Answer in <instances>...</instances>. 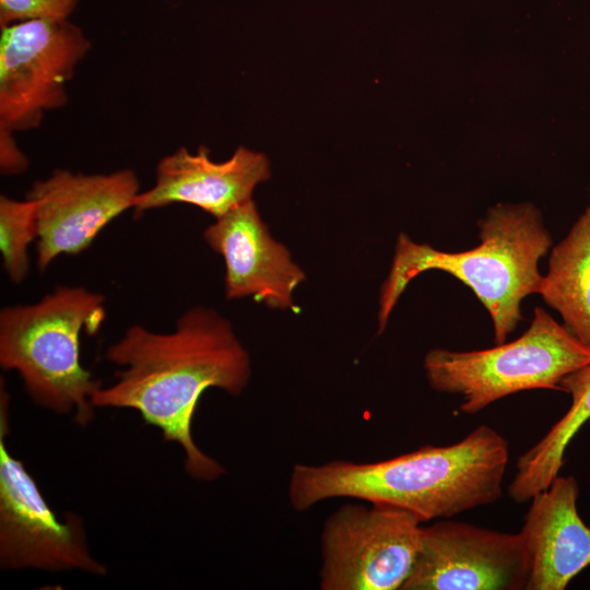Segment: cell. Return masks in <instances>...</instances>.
I'll return each instance as SVG.
<instances>
[{"instance_id":"1","label":"cell","mask_w":590,"mask_h":590,"mask_svg":"<svg viewBox=\"0 0 590 590\" xmlns=\"http://www.w3.org/2000/svg\"><path fill=\"white\" fill-rule=\"evenodd\" d=\"M105 357L121 368L113 385L95 391L93 405L137 411L166 441L182 448L189 476L202 482L221 477L225 469L198 447L191 428L206 389L238 396L249 382L250 357L228 320L213 309L194 307L168 333L133 324L108 346Z\"/></svg>"},{"instance_id":"2","label":"cell","mask_w":590,"mask_h":590,"mask_svg":"<svg viewBox=\"0 0 590 590\" xmlns=\"http://www.w3.org/2000/svg\"><path fill=\"white\" fill-rule=\"evenodd\" d=\"M508 461L507 440L480 425L458 442L426 445L388 460L295 464L288 499L297 511L346 497L406 509L423 523L450 519L498 500Z\"/></svg>"},{"instance_id":"3","label":"cell","mask_w":590,"mask_h":590,"mask_svg":"<svg viewBox=\"0 0 590 590\" xmlns=\"http://www.w3.org/2000/svg\"><path fill=\"white\" fill-rule=\"evenodd\" d=\"M480 245L448 252L398 236L389 274L380 288L378 333H381L408 284L427 270L445 271L472 290L491 315L496 344L522 320L520 304L538 294L542 275L539 260L552 247V237L532 204H499L480 223Z\"/></svg>"},{"instance_id":"4","label":"cell","mask_w":590,"mask_h":590,"mask_svg":"<svg viewBox=\"0 0 590 590\" xmlns=\"http://www.w3.org/2000/svg\"><path fill=\"white\" fill-rule=\"evenodd\" d=\"M102 294L58 286L33 304L0 311V365L19 374L31 400L81 425L94 417L103 385L80 362L82 332L95 334L106 316Z\"/></svg>"},{"instance_id":"5","label":"cell","mask_w":590,"mask_h":590,"mask_svg":"<svg viewBox=\"0 0 590 590\" xmlns=\"http://www.w3.org/2000/svg\"><path fill=\"white\" fill-rule=\"evenodd\" d=\"M589 364L590 349L541 307L527 331L509 343L463 352L433 349L424 358L429 386L459 396L467 414L520 391H560L566 375Z\"/></svg>"},{"instance_id":"6","label":"cell","mask_w":590,"mask_h":590,"mask_svg":"<svg viewBox=\"0 0 590 590\" xmlns=\"http://www.w3.org/2000/svg\"><path fill=\"white\" fill-rule=\"evenodd\" d=\"M9 394L0 391V568L82 571L96 576L107 567L91 553L82 517L60 520L22 460L7 447Z\"/></svg>"},{"instance_id":"7","label":"cell","mask_w":590,"mask_h":590,"mask_svg":"<svg viewBox=\"0 0 590 590\" xmlns=\"http://www.w3.org/2000/svg\"><path fill=\"white\" fill-rule=\"evenodd\" d=\"M345 504L321 533L322 590H401L416 559L422 521L388 504Z\"/></svg>"},{"instance_id":"8","label":"cell","mask_w":590,"mask_h":590,"mask_svg":"<svg viewBox=\"0 0 590 590\" xmlns=\"http://www.w3.org/2000/svg\"><path fill=\"white\" fill-rule=\"evenodd\" d=\"M91 49L80 27L31 20L1 27L0 132L36 128L68 102L67 84Z\"/></svg>"},{"instance_id":"9","label":"cell","mask_w":590,"mask_h":590,"mask_svg":"<svg viewBox=\"0 0 590 590\" xmlns=\"http://www.w3.org/2000/svg\"><path fill=\"white\" fill-rule=\"evenodd\" d=\"M530 571L520 531L445 519L423 526L416 559L401 590H526Z\"/></svg>"},{"instance_id":"10","label":"cell","mask_w":590,"mask_h":590,"mask_svg":"<svg viewBox=\"0 0 590 590\" xmlns=\"http://www.w3.org/2000/svg\"><path fill=\"white\" fill-rule=\"evenodd\" d=\"M140 192L131 169L92 175L55 169L34 181L26 198L36 204L38 270L61 255L84 251L107 224L133 208Z\"/></svg>"},{"instance_id":"11","label":"cell","mask_w":590,"mask_h":590,"mask_svg":"<svg viewBox=\"0 0 590 590\" xmlns=\"http://www.w3.org/2000/svg\"><path fill=\"white\" fill-rule=\"evenodd\" d=\"M203 237L224 259L227 298L252 297L272 309L298 310L293 294L306 275L271 236L252 199L215 219Z\"/></svg>"},{"instance_id":"12","label":"cell","mask_w":590,"mask_h":590,"mask_svg":"<svg viewBox=\"0 0 590 590\" xmlns=\"http://www.w3.org/2000/svg\"><path fill=\"white\" fill-rule=\"evenodd\" d=\"M270 175L268 157L245 146L224 162H213L203 145L196 153L179 148L158 162L155 185L137 196L132 209L138 217L181 202L217 219L250 200L253 189Z\"/></svg>"},{"instance_id":"13","label":"cell","mask_w":590,"mask_h":590,"mask_svg":"<svg viewBox=\"0 0 590 590\" xmlns=\"http://www.w3.org/2000/svg\"><path fill=\"white\" fill-rule=\"evenodd\" d=\"M579 485L557 475L531 498L522 533L531 560L526 590H564L590 565V528L581 520Z\"/></svg>"},{"instance_id":"14","label":"cell","mask_w":590,"mask_h":590,"mask_svg":"<svg viewBox=\"0 0 590 590\" xmlns=\"http://www.w3.org/2000/svg\"><path fill=\"white\" fill-rule=\"evenodd\" d=\"M538 294L559 312L564 327L590 349V208L552 248Z\"/></svg>"},{"instance_id":"15","label":"cell","mask_w":590,"mask_h":590,"mask_svg":"<svg viewBox=\"0 0 590 590\" xmlns=\"http://www.w3.org/2000/svg\"><path fill=\"white\" fill-rule=\"evenodd\" d=\"M559 388L571 397V404L548 432L517 460L516 474L508 486V496L516 503L530 502L550 486L564 464V455L571 439L590 420V364L566 375Z\"/></svg>"},{"instance_id":"16","label":"cell","mask_w":590,"mask_h":590,"mask_svg":"<svg viewBox=\"0 0 590 590\" xmlns=\"http://www.w3.org/2000/svg\"><path fill=\"white\" fill-rule=\"evenodd\" d=\"M37 238L36 204L0 197V253L9 279L21 283L30 270L28 246Z\"/></svg>"},{"instance_id":"17","label":"cell","mask_w":590,"mask_h":590,"mask_svg":"<svg viewBox=\"0 0 590 590\" xmlns=\"http://www.w3.org/2000/svg\"><path fill=\"white\" fill-rule=\"evenodd\" d=\"M79 0H0L1 27L31 20L61 21Z\"/></svg>"},{"instance_id":"18","label":"cell","mask_w":590,"mask_h":590,"mask_svg":"<svg viewBox=\"0 0 590 590\" xmlns=\"http://www.w3.org/2000/svg\"><path fill=\"white\" fill-rule=\"evenodd\" d=\"M9 132H0V168L3 175L23 173L28 166V160L16 146Z\"/></svg>"}]
</instances>
